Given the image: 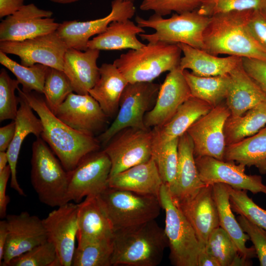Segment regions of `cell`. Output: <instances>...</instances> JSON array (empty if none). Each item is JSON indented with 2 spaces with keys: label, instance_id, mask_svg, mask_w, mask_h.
<instances>
[{
  "label": "cell",
  "instance_id": "obj_33",
  "mask_svg": "<svg viewBox=\"0 0 266 266\" xmlns=\"http://www.w3.org/2000/svg\"><path fill=\"white\" fill-rule=\"evenodd\" d=\"M224 160L254 166L261 174H266V126L251 136L227 145Z\"/></svg>",
  "mask_w": 266,
  "mask_h": 266
},
{
  "label": "cell",
  "instance_id": "obj_25",
  "mask_svg": "<svg viewBox=\"0 0 266 266\" xmlns=\"http://www.w3.org/2000/svg\"><path fill=\"white\" fill-rule=\"evenodd\" d=\"M18 100L19 107L14 120L15 133L6 153L11 172L10 186L20 195L26 196L17 177V165L19 155L23 142L27 136L32 133L36 138L40 137L43 127L40 119L33 114V109L26 100L20 95L18 96Z\"/></svg>",
  "mask_w": 266,
  "mask_h": 266
},
{
  "label": "cell",
  "instance_id": "obj_8",
  "mask_svg": "<svg viewBox=\"0 0 266 266\" xmlns=\"http://www.w3.org/2000/svg\"><path fill=\"white\" fill-rule=\"evenodd\" d=\"M165 212L164 231L170 249L169 258L175 266H198L203 250L196 232L187 218L174 202L167 187L163 185L159 194Z\"/></svg>",
  "mask_w": 266,
  "mask_h": 266
},
{
  "label": "cell",
  "instance_id": "obj_5",
  "mask_svg": "<svg viewBox=\"0 0 266 266\" xmlns=\"http://www.w3.org/2000/svg\"><path fill=\"white\" fill-rule=\"evenodd\" d=\"M41 137L32 145L31 180L39 200L52 207L68 202V172Z\"/></svg>",
  "mask_w": 266,
  "mask_h": 266
},
{
  "label": "cell",
  "instance_id": "obj_6",
  "mask_svg": "<svg viewBox=\"0 0 266 266\" xmlns=\"http://www.w3.org/2000/svg\"><path fill=\"white\" fill-rule=\"evenodd\" d=\"M135 20L139 27L155 31L152 33L139 34L143 40L174 44L183 43L203 50L204 33L209 23L210 17L201 15L195 10L175 13L168 18L154 14L147 19L138 16Z\"/></svg>",
  "mask_w": 266,
  "mask_h": 266
},
{
  "label": "cell",
  "instance_id": "obj_56",
  "mask_svg": "<svg viewBox=\"0 0 266 266\" xmlns=\"http://www.w3.org/2000/svg\"><path fill=\"white\" fill-rule=\"evenodd\" d=\"M132 0V1H134V0Z\"/></svg>",
  "mask_w": 266,
  "mask_h": 266
},
{
  "label": "cell",
  "instance_id": "obj_32",
  "mask_svg": "<svg viewBox=\"0 0 266 266\" xmlns=\"http://www.w3.org/2000/svg\"><path fill=\"white\" fill-rule=\"evenodd\" d=\"M212 185L220 227L230 236L242 257L249 260L255 257L257 255L254 246L248 248L246 246L249 236L243 231L233 213L226 184L217 183Z\"/></svg>",
  "mask_w": 266,
  "mask_h": 266
},
{
  "label": "cell",
  "instance_id": "obj_54",
  "mask_svg": "<svg viewBox=\"0 0 266 266\" xmlns=\"http://www.w3.org/2000/svg\"><path fill=\"white\" fill-rule=\"evenodd\" d=\"M8 165V159L6 151H0V172Z\"/></svg>",
  "mask_w": 266,
  "mask_h": 266
},
{
  "label": "cell",
  "instance_id": "obj_24",
  "mask_svg": "<svg viewBox=\"0 0 266 266\" xmlns=\"http://www.w3.org/2000/svg\"><path fill=\"white\" fill-rule=\"evenodd\" d=\"M113 229L97 196L79 203L77 246L112 238Z\"/></svg>",
  "mask_w": 266,
  "mask_h": 266
},
{
  "label": "cell",
  "instance_id": "obj_43",
  "mask_svg": "<svg viewBox=\"0 0 266 266\" xmlns=\"http://www.w3.org/2000/svg\"><path fill=\"white\" fill-rule=\"evenodd\" d=\"M266 0H203L198 12L211 17L214 15L235 11L264 9Z\"/></svg>",
  "mask_w": 266,
  "mask_h": 266
},
{
  "label": "cell",
  "instance_id": "obj_48",
  "mask_svg": "<svg viewBox=\"0 0 266 266\" xmlns=\"http://www.w3.org/2000/svg\"><path fill=\"white\" fill-rule=\"evenodd\" d=\"M248 27L255 39L266 48V10L265 8L252 10Z\"/></svg>",
  "mask_w": 266,
  "mask_h": 266
},
{
  "label": "cell",
  "instance_id": "obj_50",
  "mask_svg": "<svg viewBox=\"0 0 266 266\" xmlns=\"http://www.w3.org/2000/svg\"><path fill=\"white\" fill-rule=\"evenodd\" d=\"M15 131V122L10 123L0 128V151H6L12 142Z\"/></svg>",
  "mask_w": 266,
  "mask_h": 266
},
{
  "label": "cell",
  "instance_id": "obj_23",
  "mask_svg": "<svg viewBox=\"0 0 266 266\" xmlns=\"http://www.w3.org/2000/svg\"><path fill=\"white\" fill-rule=\"evenodd\" d=\"M100 51L90 48L85 51L67 49L64 56L63 71L75 93L88 94L89 90L98 81L100 73L97 63Z\"/></svg>",
  "mask_w": 266,
  "mask_h": 266
},
{
  "label": "cell",
  "instance_id": "obj_7",
  "mask_svg": "<svg viewBox=\"0 0 266 266\" xmlns=\"http://www.w3.org/2000/svg\"><path fill=\"white\" fill-rule=\"evenodd\" d=\"M97 197L114 231L155 220L162 208L158 197L109 187Z\"/></svg>",
  "mask_w": 266,
  "mask_h": 266
},
{
  "label": "cell",
  "instance_id": "obj_16",
  "mask_svg": "<svg viewBox=\"0 0 266 266\" xmlns=\"http://www.w3.org/2000/svg\"><path fill=\"white\" fill-rule=\"evenodd\" d=\"M195 158L200 177L206 185L221 183L254 194L266 195V185L263 183L262 177L246 174L244 165L209 156Z\"/></svg>",
  "mask_w": 266,
  "mask_h": 266
},
{
  "label": "cell",
  "instance_id": "obj_1",
  "mask_svg": "<svg viewBox=\"0 0 266 266\" xmlns=\"http://www.w3.org/2000/svg\"><path fill=\"white\" fill-rule=\"evenodd\" d=\"M41 120V137L56 155L67 172L74 169L87 154L100 150V143L95 136L77 131L59 119L47 106L44 98L34 91L25 92L18 88Z\"/></svg>",
  "mask_w": 266,
  "mask_h": 266
},
{
  "label": "cell",
  "instance_id": "obj_40",
  "mask_svg": "<svg viewBox=\"0 0 266 266\" xmlns=\"http://www.w3.org/2000/svg\"><path fill=\"white\" fill-rule=\"evenodd\" d=\"M179 138L152 149V158L157 166L163 184L168 189L173 184L177 170Z\"/></svg>",
  "mask_w": 266,
  "mask_h": 266
},
{
  "label": "cell",
  "instance_id": "obj_19",
  "mask_svg": "<svg viewBox=\"0 0 266 266\" xmlns=\"http://www.w3.org/2000/svg\"><path fill=\"white\" fill-rule=\"evenodd\" d=\"M54 114L73 129L94 136L105 131L108 118L90 95L73 92L67 96Z\"/></svg>",
  "mask_w": 266,
  "mask_h": 266
},
{
  "label": "cell",
  "instance_id": "obj_42",
  "mask_svg": "<svg viewBox=\"0 0 266 266\" xmlns=\"http://www.w3.org/2000/svg\"><path fill=\"white\" fill-rule=\"evenodd\" d=\"M8 266H61L54 244L41 243L13 259Z\"/></svg>",
  "mask_w": 266,
  "mask_h": 266
},
{
  "label": "cell",
  "instance_id": "obj_17",
  "mask_svg": "<svg viewBox=\"0 0 266 266\" xmlns=\"http://www.w3.org/2000/svg\"><path fill=\"white\" fill-rule=\"evenodd\" d=\"M52 15L33 3L23 5L1 21L0 41H22L56 31L59 24Z\"/></svg>",
  "mask_w": 266,
  "mask_h": 266
},
{
  "label": "cell",
  "instance_id": "obj_9",
  "mask_svg": "<svg viewBox=\"0 0 266 266\" xmlns=\"http://www.w3.org/2000/svg\"><path fill=\"white\" fill-rule=\"evenodd\" d=\"M160 87L153 82L129 83L121 96L114 121L97 137L100 144L105 146L115 134L126 128L148 129L144 116Z\"/></svg>",
  "mask_w": 266,
  "mask_h": 266
},
{
  "label": "cell",
  "instance_id": "obj_38",
  "mask_svg": "<svg viewBox=\"0 0 266 266\" xmlns=\"http://www.w3.org/2000/svg\"><path fill=\"white\" fill-rule=\"evenodd\" d=\"M112 252V238L77 247L71 266H110Z\"/></svg>",
  "mask_w": 266,
  "mask_h": 266
},
{
  "label": "cell",
  "instance_id": "obj_30",
  "mask_svg": "<svg viewBox=\"0 0 266 266\" xmlns=\"http://www.w3.org/2000/svg\"><path fill=\"white\" fill-rule=\"evenodd\" d=\"M100 77L88 91L108 118L117 114L122 93L129 83L113 64H103L100 67Z\"/></svg>",
  "mask_w": 266,
  "mask_h": 266
},
{
  "label": "cell",
  "instance_id": "obj_21",
  "mask_svg": "<svg viewBox=\"0 0 266 266\" xmlns=\"http://www.w3.org/2000/svg\"><path fill=\"white\" fill-rule=\"evenodd\" d=\"M193 227L203 249L211 233L220 227L212 185H206L196 194L175 203Z\"/></svg>",
  "mask_w": 266,
  "mask_h": 266
},
{
  "label": "cell",
  "instance_id": "obj_28",
  "mask_svg": "<svg viewBox=\"0 0 266 266\" xmlns=\"http://www.w3.org/2000/svg\"><path fill=\"white\" fill-rule=\"evenodd\" d=\"M212 107L206 102L191 96L178 108L170 120L163 126L153 128L152 149L163 145L187 132L199 118Z\"/></svg>",
  "mask_w": 266,
  "mask_h": 266
},
{
  "label": "cell",
  "instance_id": "obj_46",
  "mask_svg": "<svg viewBox=\"0 0 266 266\" xmlns=\"http://www.w3.org/2000/svg\"><path fill=\"white\" fill-rule=\"evenodd\" d=\"M237 220L253 244L261 266H266V230L250 222L242 215Z\"/></svg>",
  "mask_w": 266,
  "mask_h": 266
},
{
  "label": "cell",
  "instance_id": "obj_12",
  "mask_svg": "<svg viewBox=\"0 0 266 266\" xmlns=\"http://www.w3.org/2000/svg\"><path fill=\"white\" fill-rule=\"evenodd\" d=\"M67 48L56 31L22 41H0V51L18 56L24 66L39 64L62 70Z\"/></svg>",
  "mask_w": 266,
  "mask_h": 266
},
{
  "label": "cell",
  "instance_id": "obj_15",
  "mask_svg": "<svg viewBox=\"0 0 266 266\" xmlns=\"http://www.w3.org/2000/svg\"><path fill=\"white\" fill-rule=\"evenodd\" d=\"M79 203L68 202L42 219L48 240L54 244L61 266H70L78 231Z\"/></svg>",
  "mask_w": 266,
  "mask_h": 266
},
{
  "label": "cell",
  "instance_id": "obj_55",
  "mask_svg": "<svg viewBox=\"0 0 266 266\" xmlns=\"http://www.w3.org/2000/svg\"><path fill=\"white\" fill-rule=\"evenodd\" d=\"M50 1L56 2V3H69L71 2H74L77 1H78L79 0H50Z\"/></svg>",
  "mask_w": 266,
  "mask_h": 266
},
{
  "label": "cell",
  "instance_id": "obj_51",
  "mask_svg": "<svg viewBox=\"0 0 266 266\" xmlns=\"http://www.w3.org/2000/svg\"><path fill=\"white\" fill-rule=\"evenodd\" d=\"M25 0H0V18L10 15L24 5Z\"/></svg>",
  "mask_w": 266,
  "mask_h": 266
},
{
  "label": "cell",
  "instance_id": "obj_3",
  "mask_svg": "<svg viewBox=\"0 0 266 266\" xmlns=\"http://www.w3.org/2000/svg\"><path fill=\"white\" fill-rule=\"evenodd\" d=\"M112 266H156L168 246L164 229L155 220L114 231Z\"/></svg>",
  "mask_w": 266,
  "mask_h": 266
},
{
  "label": "cell",
  "instance_id": "obj_49",
  "mask_svg": "<svg viewBox=\"0 0 266 266\" xmlns=\"http://www.w3.org/2000/svg\"><path fill=\"white\" fill-rule=\"evenodd\" d=\"M11 169L8 165L6 167L0 172V218L6 217L7 207L10 202V198L6 195V187L8 180L11 177Z\"/></svg>",
  "mask_w": 266,
  "mask_h": 266
},
{
  "label": "cell",
  "instance_id": "obj_47",
  "mask_svg": "<svg viewBox=\"0 0 266 266\" xmlns=\"http://www.w3.org/2000/svg\"><path fill=\"white\" fill-rule=\"evenodd\" d=\"M241 63L246 72L266 92V60L242 58Z\"/></svg>",
  "mask_w": 266,
  "mask_h": 266
},
{
  "label": "cell",
  "instance_id": "obj_44",
  "mask_svg": "<svg viewBox=\"0 0 266 266\" xmlns=\"http://www.w3.org/2000/svg\"><path fill=\"white\" fill-rule=\"evenodd\" d=\"M17 79H12L6 70L0 72V121L11 119L14 120L18 110V97L15 91L19 88Z\"/></svg>",
  "mask_w": 266,
  "mask_h": 266
},
{
  "label": "cell",
  "instance_id": "obj_34",
  "mask_svg": "<svg viewBox=\"0 0 266 266\" xmlns=\"http://www.w3.org/2000/svg\"><path fill=\"white\" fill-rule=\"evenodd\" d=\"M183 73L192 96L206 102L212 108L226 100L231 84L229 74L200 76L187 69L184 70Z\"/></svg>",
  "mask_w": 266,
  "mask_h": 266
},
{
  "label": "cell",
  "instance_id": "obj_35",
  "mask_svg": "<svg viewBox=\"0 0 266 266\" xmlns=\"http://www.w3.org/2000/svg\"><path fill=\"white\" fill-rule=\"evenodd\" d=\"M266 125V101L250 108L241 116H230L224 127L226 145L257 133Z\"/></svg>",
  "mask_w": 266,
  "mask_h": 266
},
{
  "label": "cell",
  "instance_id": "obj_57",
  "mask_svg": "<svg viewBox=\"0 0 266 266\" xmlns=\"http://www.w3.org/2000/svg\"><path fill=\"white\" fill-rule=\"evenodd\" d=\"M265 9H266V8H265Z\"/></svg>",
  "mask_w": 266,
  "mask_h": 266
},
{
  "label": "cell",
  "instance_id": "obj_45",
  "mask_svg": "<svg viewBox=\"0 0 266 266\" xmlns=\"http://www.w3.org/2000/svg\"><path fill=\"white\" fill-rule=\"evenodd\" d=\"M203 0H142L139 8L152 10L154 14L164 16L172 12L180 14L199 9Z\"/></svg>",
  "mask_w": 266,
  "mask_h": 266
},
{
  "label": "cell",
  "instance_id": "obj_37",
  "mask_svg": "<svg viewBox=\"0 0 266 266\" xmlns=\"http://www.w3.org/2000/svg\"><path fill=\"white\" fill-rule=\"evenodd\" d=\"M0 63L15 76L19 84L22 85L23 91H34L43 94L49 66L39 64L26 66L12 60L1 51H0Z\"/></svg>",
  "mask_w": 266,
  "mask_h": 266
},
{
  "label": "cell",
  "instance_id": "obj_53",
  "mask_svg": "<svg viewBox=\"0 0 266 266\" xmlns=\"http://www.w3.org/2000/svg\"><path fill=\"white\" fill-rule=\"evenodd\" d=\"M198 266H219V265L213 257L203 249L199 255Z\"/></svg>",
  "mask_w": 266,
  "mask_h": 266
},
{
  "label": "cell",
  "instance_id": "obj_2",
  "mask_svg": "<svg viewBox=\"0 0 266 266\" xmlns=\"http://www.w3.org/2000/svg\"><path fill=\"white\" fill-rule=\"evenodd\" d=\"M252 10L219 13L210 17L203 36L204 48L216 56L228 55L266 60V48L250 32Z\"/></svg>",
  "mask_w": 266,
  "mask_h": 266
},
{
  "label": "cell",
  "instance_id": "obj_52",
  "mask_svg": "<svg viewBox=\"0 0 266 266\" xmlns=\"http://www.w3.org/2000/svg\"><path fill=\"white\" fill-rule=\"evenodd\" d=\"M7 235L8 231L6 221L1 220L0 221V263L3 259Z\"/></svg>",
  "mask_w": 266,
  "mask_h": 266
},
{
  "label": "cell",
  "instance_id": "obj_14",
  "mask_svg": "<svg viewBox=\"0 0 266 266\" xmlns=\"http://www.w3.org/2000/svg\"><path fill=\"white\" fill-rule=\"evenodd\" d=\"M135 12L133 1L114 0L110 12L105 17L88 21H64L59 24L56 32L68 48L81 51L88 49L90 38L104 32L114 21L130 19Z\"/></svg>",
  "mask_w": 266,
  "mask_h": 266
},
{
  "label": "cell",
  "instance_id": "obj_36",
  "mask_svg": "<svg viewBox=\"0 0 266 266\" xmlns=\"http://www.w3.org/2000/svg\"><path fill=\"white\" fill-rule=\"evenodd\" d=\"M213 257L219 266H247L252 264L251 260L242 257L230 236L220 227L210 234L204 249Z\"/></svg>",
  "mask_w": 266,
  "mask_h": 266
},
{
  "label": "cell",
  "instance_id": "obj_11",
  "mask_svg": "<svg viewBox=\"0 0 266 266\" xmlns=\"http://www.w3.org/2000/svg\"><path fill=\"white\" fill-rule=\"evenodd\" d=\"M111 164L102 150L90 153L68 174V202L80 203L84 198L97 196L108 187Z\"/></svg>",
  "mask_w": 266,
  "mask_h": 266
},
{
  "label": "cell",
  "instance_id": "obj_27",
  "mask_svg": "<svg viewBox=\"0 0 266 266\" xmlns=\"http://www.w3.org/2000/svg\"><path fill=\"white\" fill-rule=\"evenodd\" d=\"M231 84L226 101L232 117L241 116L266 101L265 92L246 72L241 63L229 73Z\"/></svg>",
  "mask_w": 266,
  "mask_h": 266
},
{
  "label": "cell",
  "instance_id": "obj_22",
  "mask_svg": "<svg viewBox=\"0 0 266 266\" xmlns=\"http://www.w3.org/2000/svg\"><path fill=\"white\" fill-rule=\"evenodd\" d=\"M178 162L175 181L168 188L175 203L182 201L196 194L206 185L200 179L195 162L193 142L185 133L179 137Z\"/></svg>",
  "mask_w": 266,
  "mask_h": 266
},
{
  "label": "cell",
  "instance_id": "obj_13",
  "mask_svg": "<svg viewBox=\"0 0 266 266\" xmlns=\"http://www.w3.org/2000/svg\"><path fill=\"white\" fill-rule=\"evenodd\" d=\"M230 115L227 105L222 102L191 126L186 133L193 142L195 157L209 156L224 160L227 146L224 127Z\"/></svg>",
  "mask_w": 266,
  "mask_h": 266
},
{
  "label": "cell",
  "instance_id": "obj_4",
  "mask_svg": "<svg viewBox=\"0 0 266 266\" xmlns=\"http://www.w3.org/2000/svg\"><path fill=\"white\" fill-rule=\"evenodd\" d=\"M182 51L178 44L152 42L130 49L113 64L130 83L152 82L163 73L179 65Z\"/></svg>",
  "mask_w": 266,
  "mask_h": 266
},
{
  "label": "cell",
  "instance_id": "obj_41",
  "mask_svg": "<svg viewBox=\"0 0 266 266\" xmlns=\"http://www.w3.org/2000/svg\"><path fill=\"white\" fill-rule=\"evenodd\" d=\"M232 211L266 230V210L261 208L247 194V190L227 185Z\"/></svg>",
  "mask_w": 266,
  "mask_h": 266
},
{
  "label": "cell",
  "instance_id": "obj_10",
  "mask_svg": "<svg viewBox=\"0 0 266 266\" xmlns=\"http://www.w3.org/2000/svg\"><path fill=\"white\" fill-rule=\"evenodd\" d=\"M152 129L126 128L115 134L103 150L111 164L110 177L151 159Z\"/></svg>",
  "mask_w": 266,
  "mask_h": 266
},
{
  "label": "cell",
  "instance_id": "obj_31",
  "mask_svg": "<svg viewBox=\"0 0 266 266\" xmlns=\"http://www.w3.org/2000/svg\"><path fill=\"white\" fill-rule=\"evenodd\" d=\"M143 28L127 19L111 22L106 30L88 43V48L99 50L137 49L145 45L137 35L145 33Z\"/></svg>",
  "mask_w": 266,
  "mask_h": 266
},
{
  "label": "cell",
  "instance_id": "obj_26",
  "mask_svg": "<svg viewBox=\"0 0 266 266\" xmlns=\"http://www.w3.org/2000/svg\"><path fill=\"white\" fill-rule=\"evenodd\" d=\"M163 184L152 157L145 162L110 177L108 180L109 187L158 197Z\"/></svg>",
  "mask_w": 266,
  "mask_h": 266
},
{
  "label": "cell",
  "instance_id": "obj_18",
  "mask_svg": "<svg viewBox=\"0 0 266 266\" xmlns=\"http://www.w3.org/2000/svg\"><path fill=\"white\" fill-rule=\"evenodd\" d=\"M8 235L1 266L48 240L42 219L23 211L5 217Z\"/></svg>",
  "mask_w": 266,
  "mask_h": 266
},
{
  "label": "cell",
  "instance_id": "obj_29",
  "mask_svg": "<svg viewBox=\"0 0 266 266\" xmlns=\"http://www.w3.org/2000/svg\"><path fill=\"white\" fill-rule=\"evenodd\" d=\"M178 45L183 54L179 67L183 70L190 69L192 73L198 76L228 74L241 62L240 57L233 56L220 57L185 44L179 43Z\"/></svg>",
  "mask_w": 266,
  "mask_h": 266
},
{
  "label": "cell",
  "instance_id": "obj_39",
  "mask_svg": "<svg viewBox=\"0 0 266 266\" xmlns=\"http://www.w3.org/2000/svg\"><path fill=\"white\" fill-rule=\"evenodd\" d=\"M72 92L71 84L64 71L49 67L45 79L43 94L47 106L54 114Z\"/></svg>",
  "mask_w": 266,
  "mask_h": 266
},
{
  "label": "cell",
  "instance_id": "obj_20",
  "mask_svg": "<svg viewBox=\"0 0 266 266\" xmlns=\"http://www.w3.org/2000/svg\"><path fill=\"white\" fill-rule=\"evenodd\" d=\"M191 96L183 70L178 66L169 71L160 85L155 104L145 115V126L153 129L163 126Z\"/></svg>",
  "mask_w": 266,
  "mask_h": 266
}]
</instances>
